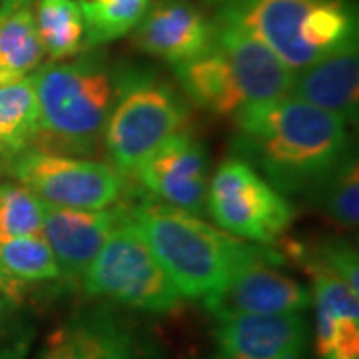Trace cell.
<instances>
[{
  "label": "cell",
  "mask_w": 359,
  "mask_h": 359,
  "mask_svg": "<svg viewBox=\"0 0 359 359\" xmlns=\"http://www.w3.org/2000/svg\"><path fill=\"white\" fill-rule=\"evenodd\" d=\"M134 46L170 66L204 54L214 42L212 18L190 0H154L134 30Z\"/></svg>",
  "instance_id": "9a60e30c"
},
{
  "label": "cell",
  "mask_w": 359,
  "mask_h": 359,
  "mask_svg": "<svg viewBox=\"0 0 359 359\" xmlns=\"http://www.w3.org/2000/svg\"><path fill=\"white\" fill-rule=\"evenodd\" d=\"M309 196L318 202L321 214L337 228L355 230L359 219L358 154L349 150Z\"/></svg>",
  "instance_id": "44dd1931"
},
{
  "label": "cell",
  "mask_w": 359,
  "mask_h": 359,
  "mask_svg": "<svg viewBox=\"0 0 359 359\" xmlns=\"http://www.w3.org/2000/svg\"><path fill=\"white\" fill-rule=\"evenodd\" d=\"M39 128L40 108L32 74L0 84V158L11 162L32 148Z\"/></svg>",
  "instance_id": "ac0fdd59"
},
{
  "label": "cell",
  "mask_w": 359,
  "mask_h": 359,
  "mask_svg": "<svg viewBox=\"0 0 359 359\" xmlns=\"http://www.w3.org/2000/svg\"><path fill=\"white\" fill-rule=\"evenodd\" d=\"M290 96L355 124L359 110L358 42L295 72Z\"/></svg>",
  "instance_id": "2e32d148"
},
{
  "label": "cell",
  "mask_w": 359,
  "mask_h": 359,
  "mask_svg": "<svg viewBox=\"0 0 359 359\" xmlns=\"http://www.w3.org/2000/svg\"><path fill=\"white\" fill-rule=\"evenodd\" d=\"M233 156L282 196L309 194L351 150L346 120L294 96L233 114Z\"/></svg>",
  "instance_id": "6da1fadb"
},
{
  "label": "cell",
  "mask_w": 359,
  "mask_h": 359,
  "mask_svg": "<svg viewBox=\"0 0 359 359\" xmlns=\"http://www.w3.org/2000/svg\"><path fill=\"white\" fill-rule=\"evenodd\" d=\"M130 216L140 228L158 264L186 299L214 295L240 264L262 244L233 238L200 216L168 205L152 196L130 204Z\"/></svg>",
  "instance_id": "277c9868"
},
{
  "label": "cell",
  "mask_w": 359,
  "mask_h": 359,
  "mask_svg": "<svg viewBox=\"0 0 359 359\" xmlns=\"http://www.w3.org/2000/svg\"><path fill=\"white\" fill-rule=\"evenodd\" d=\"M214 22L242 28L292 72L358 42L351 0H204Z\"/></svg>",
  "instance_id": "3957f363"
},
{
  "label": "cell",
  "mask_w": 359,
  "mask_h": 359,
  "mask_svg": "<svg viewBox=\"0 0 359 359\" xmlns=\"http://www.w3.org/2000/svg\"><path fill=\"white\" fill-rule=\"evenodd\" d=\"M208 174L210 158L202 140L180 130L142 160L134 178L156 200L202 216L208 200Z\"/></svg>",
  "instance_id": "8fae6325"
},
{
  "label": "cell",
  "mask_w": 359,
  "mask_h": 359,
  "mask_svg": "<svg viewBox=\"0 0 359 359\" xmlns=\"http://www.w3.org/2000/svg\"><path fill=\"white\" fill-rule=\"evenodd\" d=\"M285 257L271 245H259L240 264L218 292L204 299L205 311L216 320L230 313H295L311 306V292L283 273Z\"/></svg>",
  "instance_id": "9c48e42d"
},
{
  "label": "cell",
  "mask_w": 359,
  "mask_h": 359,
  "mask_svg": "<svg viewBox=\"0 0 359 359\" xmlns=\"http://www.w3.org/2000/svg\"><path fill=\"white\" fill-rule=\"evenodd\" d=\"M216 359H302L309 339L304 311L216 318Z\"/></svg>",
  "instance_id": "7c38bea8"
},
{
  "label": "cell",
  "mask_w": 359,
  "mask_h": 359,
  "mask_svg": "<svg viewBox=\"0 0 359 359\" xmlns=\"http://www.w3.org/2000/svg\"><path fill=\"white\" fill-rule=\"evenodd\" d=\"M0 268L25 285L65 282L50 245L42 236L0 240Z\"/></svg>",
  "instance_id": "cb8c5ba5"
},
{
  "label": "cell",
  "mask_w": 359,
  "mask_h": 359,
  "mask_svg": "<svg viewBox=\"0 0 359 359\" xmlns=\"http://www.w3.org/2000/svg\"><path fill=\"white\" fill-rule=\"evenodd\" d=\"M188 104L176 88L144 68H118V90L104 130L110 164L134 176L142 160L186 126Z\"/></svg>",
  "instance_id": "5b68a950"
},
{
  "label": "cell",
  "mask_w": 359,
  "mask_h": 359,
  "mask_svg": "<svg viewBox=\"0 0 359 359\" xmlns=\"http://www.w3.org/2000/svg\"><path fill=\"white\" fill-rule=\"evenodd\" d=\"M32 285L0 268V359H22L32 341Z\"/></svg>",
  "instance_id": "7402d4cb"
},
{
  "label": "cell",
  "mask_w": 359,
  "mask_h": 359,
  "mask_svg": "<svg viewBox=\"0 0 359 359\" xmlns=\"http://www.w3.org/2000/svg\"><path fill=\"white\" fill-rule=\"evenodd\" d=\"M0 174H2V162H0Z\"/></svg>",
  "instance_id": "4316f807"
},
{
  "label": "cell",
  "mask_w": 359,
  "mask_h": 359,
  "mask_svg": "<svg viewBox=\"0 0 359 359\" xmlns=\"http://www.w3.org/2000/svg\"><path fill=\"white\" fill-rule=\"evenodd\" d=\"M8 172L46 205L104 210L126 200L128 178L110 162L28 148L14 156Z\"/></svg>",
  "instance_id": "ba28073f"
},
{
  "label": "cell",
  "mask_w": 359,
  "mask_h": 359,
  "mask_svg": "<svg viewBox=\"0 0 359 359\" xmlns=\"http://www.w3.org/2000/svg\"><path fill=\"white\" fill-rule=\"evenodd\" d=\"M44 58L32 2L0 20V84L30 76L44 65Z\"/></svg>",
  "instance_id": "d6986e66"
},
{
  "label": "cell",
  "mask_w": 359,
  "mask_h": 359,
  "mask_svg": "<svg viewBox=\"0 0 359 359\" xmlns=\"http://www.w3.org/2000/svg\"><path fill=\"white\" fill-rule=\"evenodd\" d=\"M80 285L94 299L146 313H168L182 304L176 285L130 216V204Z\"/></svg>",
  "instance_id": "8992f818"
},
{
  "label": "cell",
  "mask_w": 359,
  "mask_h": 359,
  "mask_svg": "<svg viewBox=\"0 0 359 359\" xmlns=\"http://www.w3.org/2000/svg\"><path fill=\"white\" fill-rule=\"evenodd\" d=\"M205 208L219 230L262 245L280 244L295 218L287 198L233 154L210 180Z\"/></svg>",
  "instance_id": "52a82bcc"
},
{
  "label": "cell",
  "mask_w": 359,
  "mask_h": 359,
  "mask_svg": "<svg viewBox=\"0 0 359 359\" xmlns=\"http://www.w3.org/2000/svg\"><path fill=\"white\" fill-rule=\"evenodd\" d=\"M46 204L20 182L0 184V240L40 236Z\"/></svg>",
  "instance_id": "d4e9b609"
},
{
  "label": "cell",
  "mask_w": 359,
  "mask_h": 359,
  "mask_svg": "<svg viewBox=\"0 0 359 359\" xmlns=\"http://www.w3.org/2000/svg\"><path fill=\"white\" fill-rule=\"evenodd\" d=\"M40 128L32 148L66 156L98 154L118 90V68L100 52L42 65L32 72Z\"/></svg>",
  "instance_id": "7a4b0ae2"
},
{
  "label": "cell",
  "mask_w": 359,
  "mask_h": 359,
  "mask_svg": "<svg viewBox=\"0 0 359 359\" xmlns=\"http://www.w3.org/2000/svg\"><path fill=\"white\" fill-rule=\"evenodd\" d=\"M32 4L46 56L60 62L86 50L84 20L76 0H34Z\"/></svg>",
  "instance_id": "ffe728a7"
},
{
  "label": "cell",
  "mask_w": 359,
  "mask_h": 359,
  "mask_svg": "<svg viewBox=\"0 0 359 359\" xmlns=\"http://www.w3.org/2000/svg\"><path fill=\"white\" fill-rule=\"evenodd\" d=\"M82 20L86 48L126 36L140 25L152 0H76Z\"/></svg>",
  "instance_id": "603a6c76"
},
{
  "label": "cell",
  "mask_w": 359,
  "mask_h": 359,
  "mask_svg": "<svg viewBox=\"0 0 359 359\" xmlns=\"http://www.w3.org/2000/svg\"><path fill=\"white\" fill-rule=\"evenodd\" d=\"M136 327L110 306L72 313L54 327L36 359H138Z\"/></svg>",
  "instance_id": "4fadbf2b"
},
{
  "label": "cell",
  "mask_w": 359,
  "mask_h": 359,
  "mask_svg": "<svg viewBox=\"0 0 359 359\" xmlns=\"http://www.w3.org/2000/svg\"><path fill=\"white\" fill-rule=\"evenodd\" d=\"M186 98L218 116H233L245 108V98L228 56L216 42L188 62L172 66Z\"/></svg>",
  "instance_id": "e0dca14e"
},
{
  "label": "cell",
  "mask_w": 359,
  "mask_h": 359,
  "mask_svg": "<svg viewBox=\"0 0 359 359\" xmlns=\"http://www.w3.org/2000/svg\"><path fill=\"white\" fill-rule=\"evenodd\" d=\"M30 2H34V0H0V20L4 16H8L13 11H16L18 6H25Z\"/></svg>",
  "instance_id": "484cf974"
},
{
  "label": "cell",
  "mask_w": 359,
  "mask_h": 359,
  "mask_svg": "<svg viewBox=\"0 0 359 359\" xmlns=\"http://www.w3.org/2000/svg\"><path fill=\"white\" fill-rule=\"evenodd\" d=\"M285 259H294L311 278L316 302V349L320 359H359V295L316 248L285 242Z\"/></svg>",
  "instance_id": "30bf717a"
},
{
  "label": "cell",
  "mask_w": 359,
  "mask_h": 359,
  "mask_svg": "<svg viewBox=\"0 0 359 359\" xmlns=\"http://www.w3.org/2000/svg\"><path fill=\"white\" fill-rule=\"evenodd\" d=\"M126 202L104 210H70L46 205L40 236L50 245L66 283H80L90 264L126 214Z\"/></svg>",
  "instance_id": "5bb4252c"
}]
</instances>
